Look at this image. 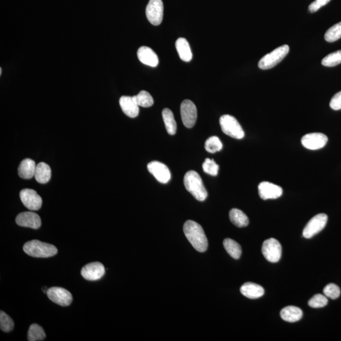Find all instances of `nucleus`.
I'll return each instance as SVG.
<instances>
[{
	"instance_id": "31",
	"label": "nucleus",
	"mask_w": 341,
	"mask_h": 341,
	"mask_svg": "<svg viewBox=\"0 0 341 341\" xmlns=\"http://www.w3.org/2000/svg\"><path fill=\"white\" fill-rule=\"evenodd\" d=\"M205 149L207 151L210 153L219 152L222 149V142L217 137H211L206 142Z\"/></svg>"
},
{
	"instance_id": "6",
	"label": "nucleus",
	"mask_w": 341,
	"mask_h": 341,
	"mask_svg": "<svg viewBox=\"0 0 341 341\" xmlns=\"http://www.w3.org/2000/svg\"><path fill=\"white\" fill-rule=\"evenodd\" d=\"M262 252L263 256L268 262L276 263L281 259L282 246L277 240L271 238L263 243Z\"/></svg>"
},
{
	"instance_id": "27",
	"label": "nucleus",
	"mask_w": 341,
	"mask_h": 341,
	"mask_svg": "<svg viewBox=\"0 0 341 341\" xmlns=\"http://www.w3.org/2000/svg\"><path fill=\"white\" fill-rule=\"evenodd\" d=\"M134 101L139 106L149 107L154 104V99L146 90H142L138 95L132 97Z\"/></svg>"
},
{
	"instance_id": "32",
	"label": "nucleus",
	"mask_w": 341,
	"mask_h": 341,
	"mask_svg": "<svg viewBox=\"0 0 341 341\" xmlns=\"http://www.w3.org/2000/svg\"><path fill=\"white\" fill-rule=\"evenodd\" d=\"M14 327V322L12 319L4 311L0 312V328L2 331L10 332L12 331Z\"/></svg>"
},
{
	"instance_id": "16",
	"label": "nucleus",
	"mask_w": 341,
	"mask_h": 341,
	"mask_svg": "<svg viewBox=\"0 0 341 341\" xmlns=\"http://www.w3.org/2000/svg\"><path fill=\"white\" fill-rule=\"evenodd\" d=\"M16 223L20 226L38 229L41 225V219L38 214L32 212H24L16 217Z\"/></svg>"
},
{
	"instance_id": "18",
	"label": "nucleus",
	"mask_w": 341,
	"mask_h": 341,
	"mask_svg": "<svg viewBox=\"0 0 341 341\" xmlns=\"http://www.w3.org/2000/svg\"><path fill=\"white\" fill-rule=\"evenodd\" d=\"M120 105L123 112L128 117L133 118L138 116L139 106L134 101L132 97L125 96L121 97Z\"/></svg>"
},
{
	"instance_id": "10",
	"label": "nucleus",
	"mask_w": 341,
	"mask_h": 341,
	"mask_svg": "<svg viewBox=\"0 0 341 341\" xmlns=\"http://www.w3.org/2000/svg\"><path fill=\"white\" fill-rule=\"evenodd\" d=\"M147 19L154 26H159L163 19L164 6L162 0H150L146 7Z\"/></svg>"
},
{
	"instance_id": "12",
	"label": "nucleus",
	"mask_w": 341,
	"mask_h": 341,
	"mask_svg": "<svg viewBox=\"0 0 341 341\" xmlns=\"http://www.w3.org/2000/svg\"><path fill=\"white\" fill-rule=\"evenodd\" d=\"M328 138L326 135L321 133H311L303 137L302 144L306 149L310 150H319L326 146Z\"/></svg>"
},
{
	"instance_id": "34",
	"label": "nucleus",
	"mask_w": 341,
	"mask_h": 341,
	"mask_svg": "<svg viewBox=\"0 0 341 341\" xmlns=\"http://www.w3.org/2000/svg\"><path fill=\"white\" fill-rule=\"evenodd\" d=\"M203 170L205 173L212 176H217L218 174L219 166L213 160L206 159L202 165Z\"/></svg>"
},
{
	"instance_id": "7",
	"label": "nucleus",
	"mask_w": 341,
	"mask_h": 341,
	"mask_svg": "<svg viewBox=\"0 0 341 341\" xmlns=\"http://www.w3.org/2000/svg\"><path fill=\"white\" fill-rule=\"evenodd\" d=\"M328 217L325 214L316 215L311 218L303 230V236L305 238H311L320 233L327 224Z\"/></svg>"
},
{
	"instance_id": "1",
	"label": "nucleus",
	"mask_w": 341,
	"mask_h": 341,
	"mask_svg": "<svg viewBox=\"0 0 341 341\" xmlns=\"http://www.w3.org/2000/svg\"><path fill=\"white\" fill-rule=\"evenodd\" d=\"M184 232L193 248L199 252H204L208 248V241L203 228L199 224L191 220L184 225Z\"/></svg>"
},
{
	"instance_id": "2",
	"label": "nucleus",
	"mask_w": 341,
	"mask_h": 341,
	"mask_svg": "<svg viewBox=\"0 0 341 341\" xmlns=\"http://www.w3.org/2000/svg\"><path fill=\"white\" fill-rule=\"evenodd\" d=\"M184 185L187 191L198 201H204L208 193L199 174L195 171H188L184 176Z\"/></svg>"
},
{
	"instance_id": "22",
	"label": "nucleus",
	"mask_w": 341,
	"mask_h": 341,
	"mask_svg": "<svg viewBox=\"0 0 341 341\" xmlns=\"http://www.w3.org/2000/svg\"><path fill=\"white\" fill-rule=\"evenodd\" d=\"M36 165L33 160L26 159L21 161L18 168V175L20 178L29 179L34 176Z\"/></svg>"
},
{
	"instance_id": "21",
	"label": "nucleus",
	"mask_w": 341,
	"mask_h": 341,
	"mask_svg": "<svg viewBox=\"0 0 341 341\" xmlns=\"http://www.w3.org/2000/svg\"><path fill=\"white\" fill-rule=\"evenodd\" d=\"M176 48L181 60L185 62H189L192 60L193 55L191 48L186 39L180 37L177 39Z\"/></svg>"
},
{
	"instance_id": "19",
	"label": "nucleus",
	"mask_w": 341,
	"mask_h": 341,
	"mask_svg": "<svg viewBox=\"0 0 341 341\" xmlns=\"http://www.w3.org/2000/svg\"><path fill=\"white\" fill-rule=\"evenodd\" d=\"M241 293L249 299H257L264 294V289L259 284L246 283L240 288Z\"/></svg>"
},
{
	"instance_id": "37",
	"label": "nucleus",
	"mask_w": 341,
	"mask_h": 341,
	"mask_svg": "<svg viewBox=\"0 0 341 341\" xmlns=\"http://www.w3.org/2000/svg\"><path fill=\"white\" fill-rule=\"evenodd\" d=\"M330 107L334 110L341 109V91L335 94L330 102Z\"/></svg>"
},
{
	"instance_id": "36",
	"label": "nucleus",
	"mask_w": 341,
	"mask_h": 341,
	"mask_svg": "<svg viewBox=\"0 0 341 341\" xmlns=\"http://www.w3.org/2000/svg\"><path fill=\"white\" fill-rule=\"evenodd\" d=\"M331 0H315L309 5L308 7V10H309L311 13H315L316 11H318L321 9V7L325 6Z\"/></svg>"
},
{
	"instance_id": "33",
	"label": "nucleus",
	"mask_w": 341,
	"mask_h": 341,
	"mask_svg": "<svg viewBox=\"0 0 341 341\" xmlns=\"http://www.w3.org/2000/svg\"><path fill=\"white\" fill-rule=\"evenodd\" d=\"M328 304V299L325 295L315 294L308 302V305L313 308H323Z\"/></svg>"
},
{
	"instance_id": "23",
	"label": "nucleus",
	"mask_w": 341,
	"mask_h": 341,
	"mask_svg": "<svg viewBox=\"0 0 341 341\" xmlns=\"http://www.w3.org/2000/svg\"><path fill=\"white\" fill-rule=\"evenodd\" d=\"M34 177L39 184H47L52 177V170L50 166L44 163H39L36 165Z\"/></svg>"
},
{
	"instance_id": "26",
	"label": "nucleus",
	"mask_w": 341,
	"mask_h": 341,
	"mask_svg": "<svg viewBox=\"0 0 341 341\" xmlns=\"http://www.w3.org/2000/svg\"><path fill=\"white\" fill-rule=\"evenodd\" d=\"M223 245L231 257L235 259H240L242 251L241 246L237 242L232 239L226 238L223 241Z\"/></svg>"
},
{
	"instance_id": "35",
	"label": "nucleus",
	"mask_w": 341,
	"mask_h": 341,
	"mask_svg": "<svg viewBox=\"0 0 341 341\" xmlns=\"http://www.w3.org/2000/svg\"><path fill=\"white\" fill-rule=\"evenodd\" d=\"M323 292L327 298L332 300H335L340 297V290L339 287L335 284L331 283L325 287Z\"/></svg>"
},
{
	"instance_id": "17",
	"label": "nucleus",
	"mask_w": 341,
	"mask_h": 341,
	"mask_svg": "<svg viewBox=\"0 0 341 341\" xmlns=\"http://www.w3.org/2000/svg\"><path fill=\"white\" fill-rule=\"evenodd\" d=\"M139 60L146 65L156 67L159 64V58L151 48L147 47H142L138 52Z\"/></svg>"
},
{
	"instance_id": "9",
	"label": "nucleus",
	"mask_w": 341,
	"mask_h": 341,
	"mask_svg": "<svg viewBox=\"0 0 341 341\" xmlns=\"http://www.w3.org/2000/svg\"><path fill=\"white\" fill-rule=\"evenodd\" d=\"M48 299L53 302L62 307H67L71 304L73 301V297L68 290L60 288V287H52L47 290Z\"/></svg>"
},
{
	"instance_id": "8",
	"label": "nucleus",
	"mask_w": 341,
	"mask_h": 341,
	"mask_svg": "<svg viewBox=\"0 0 341 341\" xmlns=\"http://www.w3.org/2000/svg\"><path fill=\"white\" fill-rule=\"evenodd\" d=\"M180 113L182 122L185 127L192 128L197 118V110L195 104L189 99L183 101L180 106Z\"/></svg>"
},
{
	"instance_id": "14",
	"label": "nucleus",
	"mask_w": 341,
	"mask_h": 341,
	"mask_svg": "<svg viewBox=\"0 0 341 341\" xmlns=\"http://www.w3.org/2000/svg\"><path fill=\"white\" fill-rule=\"evenodd\" d=\"M147 169L161 184H167L170 180V171L165 164L158 161H152L147 165Z\"/></svg>"
},
{
	"instance_id": "15",
	"label": "nucleus",
	"mask_w": 341,
	"mask_h": 341,
	"mask_svg": "<svg viewBox=\"0 0 341 341\" xmlns=\"http://www.w3.org/2000/svg\"><path fill=\"white\" fill-rule=\"evenodd\" d=\"M105 268L100 262H96L85 265L82 268L81 275L86 280L97 281L103 277Z\"/></svg>"
},
{
	"instance_id": "4",
	"label": "nucleus",
	"mask_w": 341,
	"mask_h": 341,
	"mask_svg": "<svg viewBox=\"0 0 341 341\" xmlns=\"http://www.w3.org/2000/svg\"><path fill=\"white\" fill-rule=\"evenodd\" d=\"M219 123L222 131L225 135L236 139H242L245 137V132L241 125L232 115H222L220 118Z\"/></svg>"
},
{
	"instance_id": "13",
	"label": "nucleus",
	"mask_w": 341,
	"mask_h": 341,
	"mask_svg": "<svg viewBox=\"0 0 341 341\" xmlns=\"http://www.w3.org/2000/svg\"><path fill=\"white\" fill-rule=\"evenodd\" d=\"M260 197L262 200L276 199L283 195V190L279 185L268 181L260 183L258 187Z\"/></svg>"
},
{
	"instance_id": "20",
	"label": "nucleus",
	"mask_w": 341,
	"mask_h": 341,
	"mask_svg": "<svg viewBox=\"0 0 341 341\" xmlns=\"http://www.w3.org/2000/svg\"><path fill=\"white\" fill-rule=\"evenodd\" d=\"M281 317L283 320L290 323H294L301 320L303 316V311L300 308L289 306L281 311Z\"/></svg>"
},
{
	"instance_id": "25",
	"label": "nucleus",
	"mask_w": 341,
	"mask_h": 341,
	"mask_svg": "<svg viewBox=\"0 0 341 341\" xmlns=\"http://www.w3.org/2000/svg\"><path fill=\"white\" fill-rule=\"evenodd\" d=\"M162 115L168 133L171 135L176 134L177 125L173 112L170 109L165 108L163 110Z\"/></svg>"
},
{
	"instance_id": "5",
	"label": "nucleus",
	"mask_w": 341,
	"mask_h": 341,
	"mask_svg": "<svg viewBox=\"0 0 341 341\" xmlns=\"http://www.w3.org/2000/svg\"><path fill=\"white\" fill-rule=\"evenodd\" d=\"M289 52V47L287 44L276 48L272 52L267 54L260 59L258 64L259 69L262 70L272 69L286 57Z\"/></svg>"
},
{
	"instance_id": "28",
	"label": "nucleus",
	"mask_w": 341,
	"mask_h": 341,
	"mask_svg": "<svg viewBox=\"0 0 341 341\" xmlns=\"http://www.w3.org/2000/svg\"><path fill=\"white\" fill-rule=\"evenodd\" d=\"M46 334L42 327L36 324H32L28 331V340H43L45 339Z\"/></svg>"
},
{
	"instance_id": "29",
	"label": "nucleus",
	"mask_w": 341,
	"mask_h": 341,
	"mask_svg": "<svg viewBox=\"0 0 341 341\" xmlns=\"http://www.w3.org/2000/svg\"><path fill=\"white\" fill-rule=\"evenodd\" d=\"M324 38L329 42H335L341 38V21L328 29L325 34Z\"/></svg>"
},
{
	"instance_id": "11",
	"label": "nucleus",
	"mask_w": 341,
	"mask_h": 341,
	"mask_svg": "<svg viewBox=\"0 0 341 341\" xmlns=\"http://www.w3.org/2000/svg\"><path fill=\"white\" fill-rule=\"evenodd\" d=\"M20 198L21 202L29 210L37 211L41 208L42 198L34 190L27 189L21 190Z\"/></svg>"
},
{
	"instance_id": "24",
	"label": "nucleus",
	"mask_w": 341,
	"mask_h": 341,
	"mask_svg": "<svg viewBox=\"0 0 341 341\" xmlns=\"http://www.w3.org/2000/svg\"><path fill=\"white\" fill-rule=\"evenodd\" d=\"M230 219L231 222L238 228L246 227L249 224L248 217L238 209H233L230 211Z\"/></svg>"
},
{
	"instance_id": "30",
	"label": "nucleus",
	"mask_w": 341,
	"mask_h": 341,
	"mask_svg": "<svg viewBox=\"0 0 341 341\" xmlns=\"http://www.w3.org/2000/svg\"><path fill=\"white\" fill-rule=\"evenodd\" d=\"M341 63V50L329 54L323 58L322 61V65L332 67Z\"/></svg>"
},
{
	"instance_id": "3",
	"label": "nucleus",
	"mask_w": 341,
	"mask_h": 341,
	"mask_svg": "<svg viewBox=\"0 0 341 341\" xmlns=\"http://www.w3.org/2000/svg\"><path fill=\"white\" fill-rule=\"evenodd\" d=\"M23 249L28 256L37 258L53 257L58 253V249L55 246L36 240L26 242Z\"/></svg>"
},
{
	"instance_id": "38",
	"label": "nucleus",
	"mask_w": 341,
	"mask_h": 341,
	"mask_svg": "<svg viewBox=\"0 0 341 341\" xmlns=\"http://www.w3.org/2000/svg\"><path fill=\"white\" fill-rule=\"evenodd\" d=\"M2 69L1 68L0 69V75H2Z\"/></svg>"
}]
</instances>
